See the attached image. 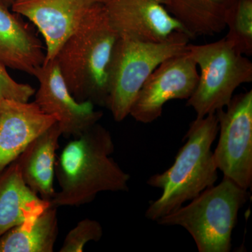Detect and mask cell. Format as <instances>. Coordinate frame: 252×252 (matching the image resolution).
Returning a JSON list of instances; mask_svg holds the SVG:
<instances>
[{
	"mask_svg": "<svg viewBox=\"0 0 252 252\" xmlns=\"http://www.w3.org/2000/svg\"><path fill=\"white\" fill-rule=\"evenodd\" d=\"M115 146L110 132L98 123L69 142L56 162L61 190L52 206L79 207L104 191L126 192L130 175L111 156Z\"/></svg>",
	"mask_w": 252,
	"mask_h": 252,
	"instance_id": "6da1fadb",
	"label": "cell"
},
{
	"mask_svg": "<svg viewBox=\"0 0 252 252\" xmlns=\"http://www.w3.org/2000/svg\"><path fill=\"white\" fill-rule=\"evenodd\" d=\"M119 36L100 2L63 43L54 59L78 102L107 107L108 68Z\"/></svg>",
	"mask_w": 252,
	"mask_h": 252,
	"instance_id": "7a4b0ae2",
	"label": "cell"
},
{
	"mask_svg": "<svg viewBox=\"0 0 252 252\" xmlns=\"http://www.w3.org/2000/svg\"><path fill=\"white\" fill-rule=\"evenodd\" d=\"M218 133L216 113L196 118L190 123L185 137L187 142L172 166L147 180V185L160 189L162 194L149 203L146 218L157 221L215 185L218 168L212 146Z\"/></svg>",
	"mask_w": 252,
	"mask_h": 252,
	"instance_id": "3957f363",
	"label": "cell"
},
{
	"mask_svg": "<svg viewBox=\"0 0 252 252\" xmlns=\"http://www.w3.org/2000/svg\"><path fill=\"white\" fill-rule=\"evenodd\" d=\"M248 190L228 177L157 220L165 226L182 227L191 235L199 252H229L239 211L248 202Z\"/></svg>",
	"mask_w": 252,
	"mask_h": 252,
	"instance_id": "277c9868",
	"label": "cell"
},
{
	"mask_svg": "<svg viewBox=\"0 0 252 252\" xmlns=\"http://www.w3.org/2000/svg\"><path fill=\"white\" fill-rule=\"evenodd\" d=\"M190 38L176 33L162 42H147L119 36L114 49L107 74V108L114 121L121 122L127 116L136 96L156 68L165 60L187 51Z\"/></svg>",
	"mask_w": 252,
	"mask_h": 252,
	"instance_id": "5b68a950",
	"label": "cell"
},
{
	"mask_svg": "<svg viewBox=\"0 0 252 252\" xmlns=\"http://www.w3.org/2000/svg\"><path fill=\"white\" fill-rule=\"evenodd\" d=\"M187 51L200 70L196 88L187 103L196 118L224 109L239 86L252 81V63L225 37L201 45L189 44Z\"/></svg>",
	"mask_w": 252,
	"mask_h": 252,
	"instance_id": "8992f818",
	"label": "cell"
},
{
	"mask_svg": "<svg viewBox=\"0 0 252 252\" xmlns=\"http://www.w3.org/2000/svg\"><path fill=\"white\" fill-rule=\"evenodd\" d=\"M226 109L216 112L218 144L213 152L223 176L242 188L252 185V91L232 97Z\"/></svg>",
	"mask_w": 252,
	"mask_h": 252,
	"instance_id": "52a82bcc",
	"label": "cell"
},
{
	"mask_svg": "<svg viewBox=\"0 0 252 252\" xmlns=\"http://www.w3.org/2000/svg\"><path fill=\"white\" fill-rule=\"evenodd\" d=\"M198 66L188 51L159 64L147 78L131 107L136 122L150 124L161 117L164 104L172 99H188L196 88Z\"/></svg>",
	"mask_w": 252,
	"mask_h": 252,
	"instance_id": "ba28073f",
	"label": "cell"
},
{
	"mask_svg": "<svg viewBox=\"0 0 252 252\" xmlns=\"http://www.w3.org/2000/svg\"><path fill=\"white\" fill-rule=\"evenodd\" d=\"M34 77L39 81L34 102L46 114L57 118L66 138L79 137L98 123L103 113L90 102H78L69 92L56 60L45 61Z\"/></svg>",
	"mask_w": 252,
	"mask_h": 252,
	"instance_id": "9c48e42d",
	"label": "cell"
},
{
	"mask_svg": "<svg viewBox=\"0 0 252 252\" xmlns=\"http://www.w3.org/2000/svg\"><path fill=\"white\" fill-rule=\"evenodd\" d=\"M100 2L119 36L147 42H162L179 32L189 36L167 11L163 0H100Z\"/></svg>",
	"mask_w": 252,
	"mask_h": 252,
	"instance_id": "30bf717a",
	"label": "cell"
},
{
	"mask_svg": "<svg viewBox=\"0 0 252 252\" xmlns=\"http://www.w3.org/2000/svg\"><path fill=\"white\" fill-rule=\"evenodd\" d=\"M99 3L100 0H16L11 9L37 28L46 44L45 61H51Z\"/></svg>",
	"mask_w": 252,
	"mask_h": 252,
	"instance_id": "8fae6325",
	"label": "cell"
},
{
	"mask_svg": "<svg viewBox=\"0 0 252 252\" xmlns=\"http://www.w3.org/2000/svg\"><path fill=\"white\" fill-rule=\"evenodd\" d=\"M58 122L35 102H0V171L12 163L32 141Z\"/></svg>",
	"mask_w": 252,
	"mask_h": 252,
	"instance_id": "7c38bea8",
	"label": "cell"
},
{
	"mask_svg": "<svg viewBox=\"0 0 252 252\" xmlns=\"http://www.w3.org/2000/svg\"><path fill=\"white\" fill-rule=\"evenodd\" d=\"M41 41L21 15L0 5V63L34 76L44 64Z\"/></svg>",
	"mask_w": 252,
	"mask_h": 252,
	"instance_id": "4fadbf2b",
	"label": "cell"
},
{
	"mask_svg": "<svg viewBox=\"0 0 252 252\" xmlns=\"http://www.w3.org/2000/svg\"><path fill=\"white\" fill-rule=\"evenodd\" d=\"M62 136L57 122L28 144L14 160L18 164L21 177L32 191L46 202L55 195V167L56 151Z\"/></svg>",
	"mask_w": 252,
	"mask_h": 252,
	"instance_id": "5bb4252c",
	"label": "cell"
},
{
	"mask_svg": "<svg viewBox=\"0 0 252 252\" xmlns=\"http://www.w3.org/2000/svg\"><path fill=\"white\" fill-rule=\"evenodd\" d=\"M49 205L24 183L16 162L0 171V238Z\"/></svg>",
	"mask_w": 252,
	"mask_h": 252,
	"instance_id": "9a60e30c",
	"label": "cell"
},
{
	"mask_svg": "<svg viewBox=\"0 0 252 252\" xmlns=\"http://www.w3.org/2000/svg\"><path fill=\"white\" fill-rule=\"evenodd\" d=\"M57 207L49 206L0 238V252H53L59 235Z\"/></svg>",
	"mask_w": 252,
	"mask_h": 252,
	"instance_id": "2e32d148",
	"label": "cell"
},
{
	"mask_svg": "<svg viewBox=\"0 0 252 252\" xmlns=\"http://www.w3.org/2000/svg\"><path fill=\"white\" fill-rule=\"evenodd\" d=\"M235 0H163L164 6L191 39L212 36L225 28V16Z\"/></svg>",
	"mask_w": 252,
	"mask_h": 252,
	"instance_id": "e0dca14e",
	"label": "cell"
},
{
	"mask_svg": "<svg viewBox=\"0 0 252 252\" xmlns=\"http://www.w3.org/2000/svg\"><path fill=\"white\" fill-rule=\"evenodd\" d=\"M225 39L231 43L240 54L252 55V0H235L227 12Z\"/></svg>",
	"mask_w": 252,
	"mask_h": 252,
	"instance_id": "ac0fdd59",
	"label": "cell"
},
{
	"mask_svg": "<svg viewBox=\"0 0 252 252\" xmlns=\"http://www.w3.org/2000/svg\"><path fill=\"white\" fill-rule=\"evenodd\" d=\"M103 235V228L97 220L84 219L68 232L60 252H82L91 241L98 242Z\"/></svg>",
	"mask_w": 252,
	"mask_h": 252,
	"instance_id": "d6986e66",
	"label": "cell"
},
{
	"mask_svg": "<svg viewBox=\"0 0 252 252\" xmlns=\"http://www.w3.org/2000/svg\"><path fill=\"white\" fill-rule=\"evenodd\" d=\"M34 94L35 90L31 85L14 80L6 66L0 63V102L4 99L29 102Z\"/></svg>",
	"mask_w": 252,
	"mask_h": 252,
	"instance_id": "ffe728a7",
	"label": "cell"
},
{
	"mask_svg": "<svg viewBox=\"0 0 252 252\" xmlns=\"http://www.w3.org/2000/svg\"><path fill=\"white\" fill-rule=\"evenodd\" d=\"M15 1L16 0H0V5L7 8V9H10L14 4Z\"/></svg>",
	"mask_w": 252,
	"mask_h": 252,
	"instance_id": "44dd1931",
	"label": "cell"
}]
</instances>
